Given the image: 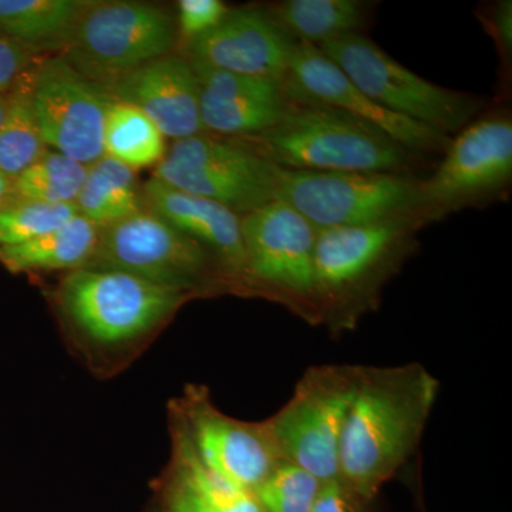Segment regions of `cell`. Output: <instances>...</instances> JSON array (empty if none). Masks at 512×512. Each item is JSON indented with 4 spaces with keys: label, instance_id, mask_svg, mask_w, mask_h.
I'll list each match as a JSON object with an SVG mask.
<instances>
[{
    "label": "cell",
    "instance_id": "cell-1",
    "mask_svg": "<svg viewBox=\"0 0 512 512\" xmlns=\"http://www.w3.org/2000/svg\"><path fill=\"white\" fill-rule=\"evenodd\" d=\"M439 382L419 365L362 369L340 444L339 478L372 503L416 450Z\"/></svg>",
    "mask_w": 512,
    "mask_h": 512
},
{
    "label": "cell",
    "instance_id": "cell-2",
    "mask_svg": "<svg viewBox=\"0 0 512 512\" xmlns=\"http://www.w3.org/2000/svg\"><path fill=\"white\" fill-rule=\"evenodd\" d=\"M235 140L286 170L412 174L424 160L373 124L306 101H293L269 130Z\"/></svg>",
    "mask_w": 512,
    "mask_h": 512
},
{
    "label": "cell",
    "instance_id": "cell-3",
    "mask_svg": "<svg viewBox=\"0 0 512 512\" xmlns=\"http://www.w3.org/2000/svg\"><path fill=\"white\" fill-rule=\"evenodd\" d=\"M417 218L318 229L315 295L319 319L335 328L355 325L372 311L383 286L416 251Z\"/></svg>",
    "mask_w": 512,
    "mask_h": 512
},
{
    "label": "cell",
    "instance_id": "cell-4",
    "mask_svg": "<svg viewBox=\"0 0 512 512\" xmlns=\"http://www.w3.org/2000/svg\"><path fill=\"white\" fill-rule=\"evenodd\" d=\"M276 200L316 229L421 220V178L397 173H329L276 167ZM424 225V222H423ZM426 227V225H424Z\"/></svg>",
    "mask_w": 512,
    "mask_h": 512
},
{
    "label": "cell",
    "instance_id": "cell-5",
    "mask_svg": "<svg viewBox=\"0 0 512 512\" xmlns=\"http://www.w3.org/2000/svg\"><path fill=\"white\" fill-rule=\"evenodd\" d=\"M362 369L322 366L309 370L289 402L264 421L282 461L295 464L319 481L339 477L340 444Z\"/></svg>",
    "mask_w": 512,
    "mask_h": 512
},
{
    "label": "cell",
    "instance_id": "cell-6",
    "mask_svg": "<svg viewBox=\"0 0 512 512\" xmlns=\"http://www.w3.org/2000/svg\"><path fill=\"white\" fill-rule=\"evenodd\" d=\"M353 83L383 109L451 137L473 121L484 100L424 80L362 33L319 46Z\"/></svg>",
    "mask_w": 512,
    "mask_h": 512
},
{
    "label": "cell",
    "instance_id": "cell-7",
    "mask_svg": "<svg viewBox=\"0 0 512 512\" xmlns=\"http://www.w3.org/2000/svg\"><path fill=\"white\" fill-rule=\"evenodd\" d=\"M443 154L436 171L421 178L424 225L507 197L512 181L510 111H490L471 121Z\"/></svg>",
    "mask_w": 512,
    "mask_h": 512
},
{
    "label": "cell",
    "instance_id": "cell-8",
    "mask_svg": "<svg viewBox=\"0 0 512 512\" xmlns=\"http://www.w3.org/2000/svg\"><path fill=\"white\" fill-rule=\"evenodd\" d=\"M174 42L173 19L157 6L90 2L64 47V59L92 82L111 84L167 56Z\"/></svg>",
    "mask_w": 512,
    "mask_h": 512
},
{
    "label": "cell",
    "instance_id": "cell-9",
    "mask_svg": "<svg viewBox=\"0 0 512 512\" xmlns=\"http://www.w3.org/2000/svg\"><path fill=\"white\" fill-rule=\"evenodd\" d=\"M245 279L313 322L318 229L291 205L275 200L241 217Z\"/></svg>",
    "mask_w": 512,
    "mask_h": 512
},
{
    "label": "cell",
    "instance_id": "cell-10",
    "mask_svg": "<svg viewBox=\"0 0 512 512\" xmlns=\"http://www.w3.org/2000/svg\"><path fill=\"white\" fill-rule=\"evenodd\" d=\"M84 268L126 272L188 293L214 284L217 272L222 275L207 249L150 210L100 228L96 249Z\"/></svg>",
    "mask_w": 512,
    "mask_h": 512
},
{
    "label": "cell",
    "instance_id": "cell-11",
    "mask_svg": "<svg viewBox=\"0 0 512 512\" xmlns=\"http://www.w3.org/2000/svg\"><path fill=\"white\" fill-rule=\"evenodd\" d=\"M188 292L126 272L80 268L64 278L60 299L86 335L104 343L127 342L154 328L187 299Z\"/></svg>",
    "mask_w": 512,
    "mask_h": 512
},
{
    "label": "cell",
    "instance_id": "cell-12",
    "mask_svg": "<svg viewBox=\"0 0 512 512\" xmlns=\"http://www.w3.org/2000/svg\"><path fill=\"white\" fill-rule=\"evenodd\" d=\"M276 165L239 141L198 136L174 141L154 177L225 205L239 217L276 200Z\"/></svg>",
    "mask_w": 512,
    "mask_h": 512
},
{
    "label": "cell",
    "instance_id": "cell-13",
    "mask_svg": "<svg viewBox=\"0 0 512 512\" xmlns=\"http://www.w3.org/2000/svg\"><path fill=\"white\" fill-rule=\"evenodd\" d=\"M113 97L52 57L36 70L33 106L43 143L84 165L104 156V123Z\"/></svg>",
    "mask_w": 512,
    "mask_h": 512
},
{
    "label": "cell",
    "instance_id": "cell-14",
    "mask_svg": "<svg viewBox=\"0 0 512 512\" xmlns=\"http://www.w3.org/2000/svg\"><path fill=\"white\" fill-rule=\"evenodd\" d=\"M288 96L293 101L325 104L373 124L387 136L421 156L447 150L451 137L423 126L382 106L363 93L319 47L295 43L285 77Z\"/></svg>",
    "mask_w": 512,
    "mask_h": 512
},
{
    "label": "cell",
    "instance_id": "cell-15",
    "mask_svg": "<svg viewBox=\"0 0 512 512\" xmlns=\"http://www.w3.org/2000/svg\"><path fill=\"white\" fill-rule=\"evenodd\" d=\"M187 437L198 460L229 483L255 493L281 463L264 423L249 424L215 409L194 389L187 400Z\"/></svg>",
    "mask_w": 512,
    "mask_h": 512
},
{
    "label": "cell",
    "instance_id": "cell-16",
    "mask_svg": "<svg viewBox=\"0 0 512 512\" xmlns=\"http://www.w3.org/2000/svg\"><path fill=\"white\" fill-rule=\"evenodd\" d=\"M200 84V111L205 131L249 137L276 126L293 100L285 80L225 72L188 59Z\"/></svg>",
    "mask_w": 512,
    "mask_h": 512
},
{
    "label": "cell",
    "instance_id": "cell-17",
    "mask_svg": "<svg viewBox=\"0 0 512 512\" xmlns=\"http://www.w3.org/2000/svg\"><path fill=\"white\" fill-rule=\"evenodd\" d=\"M293 45L264 9H229L215 28L188 42V56L225 72L285 80Z\"/></svg>",
    "mask_w": 512,
    "mask_h": 512
},
{
    "label": "cell",
    "instance_id": "cell-18",
    "mask_svg": "<svg viewBox=\"0 0 512 512\" xmlns=\"http://www.w3.org/2000/svg\"><path fill=\"white\" fill-rule=\"evenodd\" d=\"M109 86L114 100L143 111L164 137L177 141L205 133L200 84L184 57H160L124 74Z\"/></svg>",
    "mask_w": 512,
    "mask_h": 512
},
{
    "label": "cell",
    "instance_id": "cell-19",
    "mask_svg": "<svg viewBox=\"0 0 512 512\" xmlns=\"http://www.w3.org/2000/svg\"><path fill=\"white\" fill-rule=\"evenodd\" d=\"M148 210L207 249L231 281L245 279L241 217L220 202L177 190L153 177L144 185Z\"/></svg>",
    "mask_w": 512,
    "mask_h": 512
},
{
    "label": "cell",
    "instance_id": "cell-20",
    "mask_svg": "<svg viewBox=\"0 0 512 512\" xmlns=\"http://www.w3.org/2000/svg\"><path fill=\"white\" fill-rule=\"evenodd\" d=\"M262 9L293 43L319 47L350 33H360L369 19L370 3L360 0H285Z\"/></svg>",
    "mask_w": 512,
    "mask_h": 512
},
{
    "label": "cell",
    "instance_id": "cell-21",
    "mask_svg": "<svg viewBox=\"0 0 512 512\" xmlns=\"http://www.w3.org/2000/svg\"><path fill=\"white\" fill-rule=\"evenodd\" d=\"M100 228L76 215L62 227L16 247L0 248V264L13 274L84 268L99 241Z\"/></svg>",
    "mask_w": 512,
    "mask_h": 512
},
{
    "label": "cell",
    "instance_id": "cell-22",
    "mask_svg": "<svg viewBox=\"0 0 512 512\" xmlns=\"http://www.w3.org/2000/svg\"><path fill=\"white\" fill-rule=\"evenodd\" d=\"M84 0H0V36L36 52L66 47Z\"/></svg>",
    "mask_w": 512,
    "mask_h": 512
},
{
    "label": "cell",
    "instance_id": "cell-23",
    "mask_svg": "<svg viewBox=\"0 0 512 512\" xmlns=\"http://www.w3.org/2000/svg\"><path fill=\"white\" fill-rule=\"evenodd\" d=\"M76 207L79 215L99 228L137 214L143 210V200L137 191L134 170L109 156L87 165Z\"/></svg>",
    "mask_w": 512,
    "mask_h": 512
},
{
    "label": "cell",
    "instance_id": "cell-24",
    "mask_svg": "<svg viewBox=\"0 0 512 512\" xmlns=\"http://www.w3.org/2000/svg\"><path fill=\"white\" fill-rule=\"evenodd\" d=\"M35 77L36 70L30 69L8 93V111L0 126V171L10 178L26 170L46 151L33 106Z\"/></svg>",
    "mask_w": 512,
    "mask_h": 512
},
{
    "label": "cell",
    "instance_id": "cell-25",
    "mask_svg": "<svg viewBox=\"0 0 512 512\" xmlns=\"http://www.w3.org/2000/svg\"><path fill=\"white\" fill-rule=\"evenodd\" d=\"M165 137L143 111L111 101L104 123V156L131 170L151 167L165 157Z\"/></svg>",
    "mask_w": 512,
    "mask_h": 512
},
{
    "label": "cell",
    "instance_id": "cell-26",
    "mask_svg": "<svg viewBox=\"0 0 512 512\" xmlns=\"http://www.w3.org/2000/svg\"><path fill=\"white\" fill-rule=\"evenodd\" d=\"M86 173L87 165L55 150H46L13 178L15 198L45 204H76Z\"/></svg>",
    "mask_w": 512,
    "mask_h": 512
},
{
    "label": "cell",
    "instance_id": "cell-27",
    "mask_svg": "<svg viewBox=\"0 0 512 512\" xmlns=\"http://www.w3.org/2000/svg\"><path fill=\"white\" fill-rule=\"evenodd\" d=\"M178 474L207 512H265L255 494L208 470L195 456L187 434L178 446Z\"/></svg>",
    "mask_w": 512,
    "mask_h": 512
},
{
    "label": "cell",
    "instance_id": "cell-28",
    "mask_svg": "<svg viewBox=\"0 0 512 512\" xmlns=\"http://www.w3.org/2000/svg\"><path fill=\"white\" fill-rule=\"evenodd\" d=\"M79 215L76 204L13 201L0 210V248L43 237Z\"/></svg>",
    "mask_w": 512,
    "mask_h": 512
},
{
    "label": "cell",
    "instance_id": "cell-29",
    "mask_svg": "<svg viewBox=\"0 0 512 512\" xmlns=\"http://www.w3.org/2000/svg\"><path fill=\"white\" fill-rule=\"evenodd\" d=\"M320 485L308 471L281 461L254 494L265 512H309Z\"/></svg>",
    "mask_w": 512,
    "mask_h": 512
},
{
    "label": "cell",
    "instance_id": "cell-30",
    "mask_svg": "<svg viewBox=\"0 0 512 512\" xmlns=\"http://www.w3.org/2000/svg\"><path fill=\"white\" fill-rule=\"evenodd\" d=\"M220 0H181L178 3V26L185 39H195L215 28L228 12Z\"/></svg>",
    "mask_w": 512,
    "mask_h": 512
},
{
    "label": "cell",
    "instance_id": "cell-31",
    "mask_svg": "<svg viewBox=\"0 0 512 512\" xmlns=\"http://www.w3.org/2000/svg\"><path fill=\"white\" fill-rule=\"evenodd\" d=\"M370 504L345 481L336 477L320 485L309 512H370Z\"/></svg>",
    "mask_w": 512,
    "mask_h": 512
},
{
    "label": "cell",
    "instance_id": "cell-32",
    "mask_svg": "<svg viewBox=\"0 0 512 512\" xmlns=\"http://www.w3.org/2000/svg\"><path fill=\"white\" fill-rule=\"evenodd\" d=\"M36 50L0 36V93H8L35 62Z\"/></svg>",
    "mask_w": 512,
    "mask_h": 512
},
{
    "label": "cell",
    "instance_id": "cell-33",
    "mask_svg": "<svg viewBox=\"0 0 512 512\" xmlns=\"http://www.w3.org/2000/svg\"><path fill=\"white\" fill-rule=\"evenodd\" d=\"M487 28L493 33L498 50L504 60H510L512 53V2L501 0L495 3L487 16Z\"/></svg>",
    "mask_w": 512,
    "mask_h": 512
},
{
    "label": "cell",
    "instance_id": "cell-34",
    "mask_svg": "<svg viewBox=\"0 0 512 512\" xmlns=\"http://www.w3.org/2000/svg\"><path fill=\"white\" fill-rule=\"evenodd\" d=\"M168 512H207L202 507L194 491L188 487L183 478L178 476L168 503Z\"/></svg>",
    "mask_w": 512,
    "mask_h": 512
},
{
    "label": "cell",
    "instance_id": "cell-35",
    "mask_svg": "<svg viewBox=\"0 0 512 512\" xmlns=\"http://www.w3.org/2000/svg\"><path fill=\"white\" fill-rule=\"evenodd\" d=\"M13 201H16L15 191H13V178L0 171V210L8 207Z\"/></svg>",
    "mask_w": 512,
    "mask_h": 512
},
{
    "label": "cell",
    "instance_id": "cell-36",
    "mask_svg": "<svg viewBox=\"0 0 512 512\" xmlns=\"http://www.w3.org/2000/svg\"><path fill=\"white\" fill-rule=\"evenodd\" d=\"M8 93H0V126L5 120L6 111H8Z\"/></svg>",
    "mask_w": 512,
    "mask_h": 512
}]
</instances>
